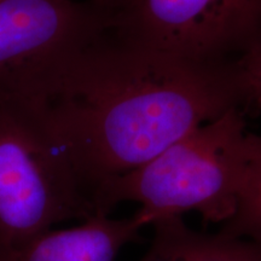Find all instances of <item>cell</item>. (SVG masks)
Segmentation results:
<instances>
[{
    "mask_svg": "<svg viewBox=\"0 0 261 261\" xmlns=\"http://www.w3.org/2000/svg\"><path fill=\"white\" fill-rule=\"evenodd\" d=\"M220 232L261 243V136L248 133L246 175L236 212Z\"/></svg>",
    "mask_w": 261,
    "mask_h": 261,
    "instance_id": "cell-8",
    "label": "cell"
},
{
    "mask_svg": "<svg viewBox=\"0 0 261 261\" xmlns=\"http://www.w3.org/2000/svg\"><path fill=\"white\" fill-rule=\"evenodd\" d=\"M248 133L243 110L230 109L104 184L94 196L97 214L109 215L119 203L137 202L136 215L144 227L187 212L226 223L236 212L246 175Z\"/></svg>",
    "mask_w": 261,
    "mask_h": 261,
    "instance_id": "cell-2",
    "label": "cell"
},
{
    "mask_svg": "<svg viewBox=\"0 0 261 261\" xmlns=\"http://www.w3.org/2000/svg\"><path fill=\"white\" fill-rule=\"evenodd\" d=\"M113 22V12L93 0H0V94L19 92Z\"/></svg>",
    "mask_w": 261,
    "mask_h": 261,
    "instance_id": "cell-5",
    "label": "cell"
},
{
    "mask_svg": "<svg viewBox=\"0 0 261 261\" xmlns=\"http://www.w3.org/2000/svg\"><path fill=\"white\" fill-rule=\"evenodd\" d=\"M143 227L136 214L125 219L97 214L79 226L0 244V261H115L127 243L139 240Z\"/></svg>",
    "mask_w": 261,
    "mask_h": 261,
    "instance_id": "cell-6",
    "label": "cell"
},
{
    "mask_svg": "<svg viewBox=\"0 0 261 261\" xmlns=\"http://www.w3.org/2000/svg\"><path fill=\"white\" fill-rule=\"evenodd\" d=\"M152 241L140 261H261V243L244 238L197 232L181 217L154 221Z\"/></svg>",
    "mask_w": 261,
    "mask_h": 261,
    "instance_id": "cell-7",
    "label": "cell"
},
{
    "mask_svg": "<svg viewBox=\"0 0 261 261\" xmlns=\"http://www.w3.org/2000/svg\"><path fill=\"white\" fill-rule=\"evenodd\" d=\"M113 27L180 60L232 65L261 50V0H133Z\"/></svg>",
    "mask_w": 261,
    "mask_h": 261,
    "instance_id": "cell-4",
    "label": "cell"
},
{
    "mask_svg": "<svg viewBox=\"0 0 261 261\" xmlns=\"http://www.w3.org/2000/svg\"><path fill=\"white\" fill-rule=\"evenodd\" d=\"M96 4L102 6L108 11L113 12V14H116L117 11L126 8L129 3H132L133 0H93Z\"/></svg>",
    "mask_w": 261,
    "mask_h": 261,
    "instance_id": "cell-10",
    "label": "cell"
},
{
    "mask_svg": "<svg viewBox=\"0 0 261 261\" xmlns=\"http://www.w3.org/2000/svg\"><path fill=\"white\" fill-rule=\"evenodd\" d=\"M244 92V110L261 112V50L237 62Z\"/></svg>",
    "mask_w": 261,
    "mask_h": 261,
    "instance_id": "cell-9",
    "label": "cell"
},
{
    "mask_svg": "<svg viewBox=\"0 0 261 261\" xmlns=\"http://www.w3.org/2000/svg\"><path fill=\"white\" fill-rule=\"evenodd\" d=\"M14 94L37 109L93 207L108 181L230 109L244 112L237 63L180 60L132 40L113 24Z\"/></svg>",
    "mask_w": 261,
    "mask_h": 261,
    "instance_id": "cell-1",
    "label": "cell"
},
{
    "mask_svg": "<svg viewBox=\"0 0 261 261\" xmlns=\"http://www.w3.org/2000/svg\"><path fill=\"white\" fill-rule=\"evenodd\" d=\"M97 215L70 160L34 107L0 94V244Z\"/></svg>",
    "mask_w": 261,
    "mask_h": 261,
    "instance_id": "cell-3",
    "label": "cell"
}]
</instances>
